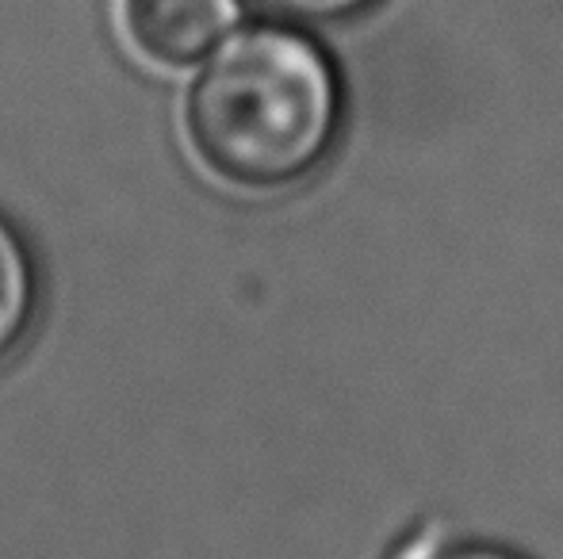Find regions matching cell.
I'll return each instance as SVG.
<instances>
[{
  "label": "cell",
  "mask_w": 563,
  "mask_h": 559,
  "mask_svg": "<svg viewBox=\"0 0 563 559\" xmlns=\"http://www.w3.org/2000/svg\"><path fill=\"white\" fill-rule=\"evenodd\" d=\"M250 4L265 8V12L280 15V20H296V23H334L349 20V15L364 12L376 0H250Z\"/></svg>",
  "instance_id": "obj_4"
},
{
  "label": "cell",
  "mask_w": 563,
  "mask_h": 559,
  "mask_svg": "<svg viewBox=\"0 0 563 559\" xmlns=\"http://www.w3.org/2000/svg\"><path fill=\"white\" fill-rule=\"evenodd\" d=\"M238 23V0H123L126 38L157 66H192L216 54Z\"/></svg>",
  "instance_id": "obj_2"
},
{
  "label": "cell",
  "mask_w": 563,
  "mask_h": 559,
  "mask_svg": "<svg viewBox=\"0 0 563 559\" xmlns=\"http://www.w3.org/2000/svg\"><path fill=\"white\" fill-rule=\"evenodd\" d=\"M38 314V265L23 231L0 211V365L23 349Z\"/></svg>",
  "instance_id": "obj_3"
},
{
  "label": "cell",
  "mask_w": 563,
  "mask_h": 559,
  "mask_svg": "<svg viewBox=\"0 0 563 559\" xmlns=\"http://www.w3.org/2000/svg\"><path fill=\"white\" fill-rule=\"evenodd\" d=\"M345 120V89L327 51L291 23L230 35L185 104V127L211 177L245 192L307 180L330 157Z\"/></svg>",
  "instance_id": "obj_1"
},
{
  "label": "cell",
  "mask_w": 563,
  "mask_h": 559,
  "mask_svg": "<svg viewBox=\"0 0 563 559\" xmlns=\"http://www.w3.org/2000/svg\"><path fill=\"white\" fill-rule=\"evenodd\" d=\"M433 559H526L514 548H503V545H487V540H472V545H456L449 552L433 556Z\"/></svg>",
  "instance_id": "obj_5"
}]
</instances>
